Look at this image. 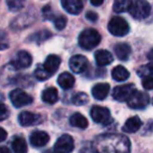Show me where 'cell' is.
Returning a JSON list of instances; mask_svg holds the SVG:
<instances>
[{"mask_svg": "<svg viewBox=\"0 0 153 153\" xmlns=\"http://www.w3.org/2000/svg\"><path fill=\"white\" fill-rule=\"evenodd\" d=\"M101 42V35L94 28L83 30L79 36V45L85 51H91Z\"/></svg>", "mask_w": 153, "mask_h": 153, "instance_id": "cell-1", "label": "cell"}, {"mask_svg": "<svg viewBox=\"0 0 153 153\" xmlns=\"http://www.w3.org/2000/svg\"><path fill=\"white\" fill-rule=\"evenodd\" d=\"M151 12V7L145 0H134L131 1L129 13L134 19L143 20L149 16Z\"/></svg>", "mask_w": 153, "mask_h": 153, "instance_id": "cell-2", "label": "cell"}, {"mask_svg": "<svg viewBox=\"0 0 153 153\" xmlns=\"http://www.w3.org/2000/svg\"><path fill=\"white\" fill-rule=\"evenodd\" d=\"M129 24L124 18L122 17H113L108 23V30L111 35L117 37H123L129 33Z\"/></svg>", "mask_w": 153, "mask_h": 153, "instance_id": "cell-3", "label": "cell"}, {"mask_svg": "<svg viewBox=\"0 0 153 153\" xmlns=\"http://www.w3.org/2000/svg\"><path fill=\"white\" fill-rule=\"evenodd\" d=\"M149 101H150V98H149L148 94L135 90L133 94L130 97L129 100L127 101V104L132 109H144L148 106Z\"/></svg>", "mask_w": 153, "mask_h": 153, "instance_id": "cell-4", "label": "cell"}, {"mask_svg": "<svg viewBox=\"0 0 153 153\" xmlns=\"http://www.w3.org/2000/svg\"><path fill=\"white\" fill-rule=\"evenodd\" d=\"M90 115L96 123L102 124V125H108L112 122L110 111L105 107L94 106L90 110Z\"/></svg>", "mask_w": 153, "mask_h": 153, "instance_id": "cell-5", "label": "cell"}, {"mask_svg": "<svg viewBox=\"0 0 153 153\" xmlns=\"http://www.w3.org/2000/svg\"><path fill=\"white\" fill-rule=\"evenodd\" d=\"M10 99H11L12 104L17 108L26 106L33 103V98L22 89H14L10 94Z\"/></svg>", "mask_w": 153, "mask_h": 153, "instance_id": "cell-6", "label": "cell"}, {"mask_svg": "<svg viewBox=\"0 0 153 153\" xmlns=\"http://www.w3.org/2000/svg\"><path fill=\"white\" fill-rule=\"evenodd\" d=\"M135 90L134 84H125V85L117 86L112 90V97L114 100L119 102H126L129 100Z\"/></svg>", "mask_w": 153, "mask_h": 153, "instance_id": "cell-7", "label": "cell"}, {"mask_svg": "<svg viewBox=\"0 0 153 153\" xmlns=\"http://www.w3.org/2000/svg\"><path fill=\"white\" fill-rule=\"evenodd\" d=\"M74 138L68 134H63L57 140L53 147L56 153H70L74 150Z\"/></svg>", "mask_w": 153, "mask_h": 153, "instance_id": "cell-8", "label": "cell"}, {"mask_svg": "<svg viewBox=\"0 0 153 153\" xmlns=\"http://www.w3.org/2000/svg\"><path fill=\"white\" fill-rule=\"evenodd\" d=\"M88 65V60L86 57L82 55H76L72 56L69 60V67L74 74H81L85 71Z\"/></svg>", "mask_w": 153, "mask_h": 153, "instance_id": "cell-9", "label": "cell"}, {"mask_svg": "<svg viewBox=\"0 0 153 153\" xmlns=\"http://www.w3.org/2000/svg\"><path fill=\"white\" fill-rule=\"evenodd\" d=\"M33 62V58L27 51H20L17 53L15 60L12 62V66H14L15 69H22V68H27L30 66Z\"/></svg>", "mask_w": 153, "mask_h": 153, "instance_id": "cell-10", "label": "cell"}, {"mask_svg": "<svg viewBox=\"0 0 153 153\" xmlns=\"http://www.w3.org/2000/svg\"><path fill=\"white\" fill-rule=\"evenodd\" d=\"M18 121H19L21 126L27 127V126H34L41 123L42 122V117L40 114L30 112V111H23V112H21L19 114Z\"/></svg>", "mask_w": 153, "mask_h": 153, "instance_id": "cell-11", "label": "cell"}, {"mask_svg": "<svg viewBox=\"0 0 153 153\" xmlns=\"http://www.w3.org/2000/svg\"><path fill=\"white\" fill-rule=\"evenodd\" d=\"M61 4L64 10L71 15H79L83 10L81 0H61Z\"/></svg>", "mask_w": 153, "mask_h": 153, "instance_id": "cell-12", "label": "cell"}, {"mask_svg": "<svg viewBox=\"0 0 153 153\" xmlns=\"http://www.w3.org/2000/svg\"><path fill=\"white\" fill-rule=\"evenodd\" d=\"M30 142L36 148L43 147L49 142V135L44 131H35L30 134Z\"/></svg>", "mask_w": 153, "mask_h": 153, "instance_id": "cell-13", "label": "cell"}, {"mask_svg": "<svg viewBox=\"0 0 153 153\" xmlns=\"http://www.w3.org/2000/svg\"><path fill=\"white\" fill-rule=\"evenodd\" d=\"M110 91V85L108 83H98L92 87L91 94L96 100L103 101L107 98Z\"/></svg>", "mask_w": 153, "mask_h": 153, "instance_id": "cell-14", "label": "cell"}, {"mask_svg": "<svg viewBox=\"0 0 153 153\" xmlns=\"http://www.w3.org/2000/svg\"><path fill=\"white\" fill-rule=\"evenodd\" d=\"M94 59H96V63L98 66H106L113 62V57L111 53L105 49L97 51L94 53Z\"/></svg>", "mask_w": 153, "mask_h": 153, "instance_id": "cell-15", "label": "cell"}, {"mask_svg": "<svg viewBox=\"0 0 153 153\" xmlns=\"http://www.w3.org/2000/svg\"><path fill=\"white\" fill-rule=\"evenodd\" d=\"M60 64H61V59L56 55H49L46 58V60L43 63V67L45 68L47 72H49L51 74H53V72H56L59 68Z\"/></svg>", "mask_w": 153, "mask_h": 153, "instance_id": "cell-16", "label": "cell"}, {"mask_svg": "<svg viewBox=\"0 0 153 153\" xmlns=\"http://www.w3.org/2000/svg\"><path fill=\"white\" fill-rule=\"evenodd\" d=\"M142 127V121L140 120L138 117H132L126 121L125 125L123 127V130L125 132H129V133H134L140 128Z\"/></svg>", "mask_w": 153, "mask_h": 153, "instance_id": "cell-17", "label": "cell"}, {"mask_svg": "<svg viewBox=\"0 0 153 153\" xmlns=\"http://www.w3.org/2000/svg\"><path fill=\"white\" fill-rule=\"evenodd\" d=\"M58 84L63 89H70L74 85V78L69 72H63L58 78Z\"/></svg>", "mask_w": 153, "mask_h": 153, "instance_id": "cell-18", "label": "cell"}, {"mask_svg": "<svg viewBox=\"0 0 153 153\" xmlns=\"http://www.w3.org/2000/svg\"><path fill=\"white\" fill-rule=\"evenodd\" d=\"M69 123L71 126L76 128H80V129H85L88 126V121L83 114L79 112H76L70 117Z\"/></svg>", "mask_w": 153, "mask_h": 153, "instance_id": "cell-19", "label": "cell"}, {"mask_svg": "<svg viewBox=\"0 0 153 153\" xmlns=\"http://www.w3.org/2000/svg\"><path fill=\"white\" fill-rule=\"evenodd\" d=\"M114 53L120 60L126 61V60H128L130 53H131V48L126 43H119L114 46Z\"/></svg>", "mask_w": 153, "mask_h": 153, "instance_id": "cell-20", "label": "cell"}, {"mask_svg": "<svg viewBox=\"0 0 153 153\" xmlns=\"http://www.w3.org/2000/svg\"><path fill=\"white\" fill-rule=\"evenodd\" d=\"M130 74L127 69H126L124 66H115L114 68L112 69L111 71V76H112V79L115 80L117 82H124L129 78Z\"/></svg>", "mask_w": 153, "mask_h": 153, "instance_id": "cell-21", "label": "cell"}, {"mask_svg": "<svg viewBox=\"0 0 153 153\" xmlns=\"http://www.w3.org/2000/svg\"><path fill=\"white\" fill-rule=\"evenodd\" d=\"M58 90L55 87H48L43 90L42 92V100L43 102L47 104H55L58 101Z\"/></svg>", "mask_w": 153, "mask_h": 153, "instance_id": "cell-22", "label": "cell"}, {"mask_svg": "<svg viewBox=\"0 0 153 153\" xmlns=\"http://www.w3.org/2000/svg\"><path fill=\"white\" fill-rule=\"evenodd\" d=\"M12 148H13L15 153H26L27 152V145L23 137H17L14 138V140L12 142Z\"/></svg>", "mask_w": 153, "mask_h": 153, "instance_id": "cell-23", "label": "cell"}, {"mask_svg": "<svg viewBox=\"0 0 153 153\" xmlns=\"http://www.w3.org/2000/svg\"><path fill=\"white\" fill-rule=\"evenodd\" d=\"M131 5V0H114L113 11L115 13H125L128 12Z\"/></svg>", "mask_w": 153, "mask_h": 153, "instance_id": "cell-24", "label": "cell"}, {"mask_svg": "<svg viewBox=\"0 0 153 153\" xmlns=\"http://www.w3.org/2000/svg\"><path fill=\"white\" fill-rule=\"evenodd\" d=\"M136 74L140 76V78H148L153 74V62L148 63L146 65H143L136 70Z\"/></svg>", "mask_w": 153, "mask_h": 153, "instance_id": "cell-25", "label": "cell"}, {"mask_svg": "<svg viewBox=\"0 0 153 153\" xmlns=\"http://www.w3.org/2000/svg\"><path fill=\"white\" fill-rule=\"evenodd\" d=\"M7 4L11 12H18L24 7L25 0H7Z\"/></svg>", "mask_w": 153, "mask_h": 153, "instance_id": "cell-26", "label": "cell"}, {"mask_svg": "<svg viewBox=\"0 0 153 153\" xmlns=\"http://www.w3.org/2000/svg\"><path fill=\"white\" fill-rule=\"evenodd\" d=\"M71 101L76 106H82V105H85L88 102V96L84 92H79V94H76L72 97Z\"/></svg>", "mask_w": 153, "mask_h": 153, "instance_id": "cell-27", "label": "cell"}, {"mask_svg": "<svg viewBox=\"0 0 153 153\" xmlns=\"http://www.w3.org/2000/svg\"><path fill=\"white\" fill-rule=\"evenodd\" d=\"M51 74L49 72H47L45 70V68L43 67V65H39L38 67L35 70V76L39 81H44V80H47L48 78H51Z\"/></svg>", "mask_w": 153, "mask_h": 153, "instance_id": "cell-28", "label": "cell"}, {"mask_svg": "<svg viewBox=\"0 0 153 153\" xmlns=\"http://www.w3.org/2000/svg\"><path fill=\"white\" fill-rule=\"evenodd\" d=\"M66 23H67V19L64 16H59L55 19V27L57 28L58 30H62L64 27L66 26Z\"/></svg>", "mask_w": 153, "mask_h": 153, "instance_id": "cell-29", "label": "cell"}, {"mask_svg": "<svg viewBox=\"0 0 153 153\" xmlns=\"http://www.w3.org/2000/svg\"><path fill=\"white\" fill-rule=\"evenodd\" d=\"M10 115V110L4 104H0V121H4Z\"/></svg>", "mask_w": 153, "mask_h": 153, "instance_id": "cell-30", "label": "cell"}, {"mask_svg": "<svg viewBox=\"0 0 153 153\" xmlns=\"http://www.w3.org/2000/svg\"><path fill=\"white\" fill-rule=\"evenodd\" d=\"M143 87H144L146 90L153 89V78L152 76L144 78V80H143Z\"/></svg>", "mask_w": 153, "mask_h": 153, "instance_id": "cell-31", "label": "cell"}, {"mask_svg": "<svg viewBox=\"0 0 153 153\" xmlns=\"http://www.w3.org/2000/svg\"><path fill=\"white\" fill-rule=\"evenodd\" d=\"M86 18H87L89 21L96 22L97 20H98V15H97L94 12H88V13L86 14Z\"/></svg>", "mask_w": 153, "mask_h": 153, "instance_id": "cell-32", "label": "cell"}, {"mask_svg": "<svg viewBox=\"0 0 153 153\" xmlns=\"http://www.w3.org/2000/svg\"><path fill=\"white\" fill-rule=\"evenodd\" d=\"M43 15H44V17L46 18V19H51V16H53V13H51V10L48 5L43 9Z\"/></svg>", "mask_w": 153, "mask_h": 153, "instance_id": "cell-33", "label": "cell"}, {"mask_svg": "<svg viewBox=\"0 0 153 153\" xmlns=\"http://www.w3.org/2000/svg\"><path fill=\"white\" fill-rule=\"evenodd\" d=\"M7 137V131H5V130L3 129V128L0 127V143L3 142V140H4Z\"/></svg>", "mask_w": 153, "mask_h": 153, "instance_id": "cell-34", "label": "cell"}, {"mask_svg": "<svg viewBox=\"0 0 153 153\" xmlns=\"http://www.w3.org/2000/svg\"><path fill=\"white\" fill-rule=\"evenodd\" d=\"M104 0H90V3H91L94 7H100L103 4Z\"/></svg>", "mask_w": 153, "mask_h": 153, "instance_id": "cell-35", "label": "cell"}, {"mask_svg": "<svg viewBox=\"0 0 153 153\" xmlns=\"http://www.w3.org/2000/svg\"><path fill=\"white\" fill-rule=\"evenodd\" d=\"M0 153H11V151L7 147H0Z\"/></svg>", "mask_w": 153, "mask_h": 153, "instance_id": "cell-36", "label": "cell"}, {"mask_svg": "<svg viewBox=\"0 0 153 153\" xmlns=\"http://www.w3.org/2000/svg\"><path fill=\"white\" fill-rule=\"evenodd\" d=\"M147 58H148L150 61H153V48L149 51V53H147Z\"/></svg>", "mask_w": 153, "mask_h": 153, "instance_id": "cell-37", "label": "cell"}, {"mask_svg": "<svg viewBox=\"0 0 153 153\" xmlns=\"http://www.w3.org/2000/svg\"><path fill=\"white\" fill-rule=\"evenodd\" d=\"M7 47H9V45H7V44H1V43H0V51H3V49H7Z\"/></svg>", "mask_w": 153, "mask_h": 153, "instance_id": "cell-38", "label": "cell"}, {"mask_svg": "<svg viewBox=\"0 0 153 153\" xmlns=\"http://www.w3.org/2000/svg\"><path fill=\"white\" fill-rule=\"evenodd\" d=\"M152 103H153V99H152Z\"/></svg>", "mask_w": 153, "mask_h": 153, "instance_id": "cell-39", "label": "cell"}]
</instances>
